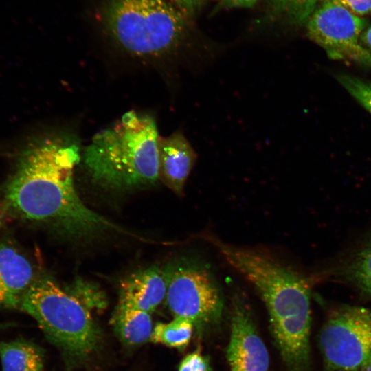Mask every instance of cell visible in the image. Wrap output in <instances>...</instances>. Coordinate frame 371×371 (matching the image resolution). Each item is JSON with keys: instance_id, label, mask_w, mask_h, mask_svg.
Segmentation results:
<instances>
[{"instance_id": "ac0fdd59", "label": "cell", "mask_w": 371, "mask_h": 371, "mask_svg": "<svg viewBox=\"0 0 371 371\" xmlns=\"http://www.w3.org/2000/svg\"><path fill=\"white\" fill-rule=\"evenodd\" d=\"M178 371H214L209 359L199 351L187 355L179 365Z\"/></svg>"}, {"instance_id": "d6986e66", "label": "cell", "mask_w": 371, "mask_h": 371, "mask_svg": "<svg viewBox=\"0 0 371 371\" xmlns=\"http://www.w3.org/2000/svg\"><path fill=\"white\" fill-rule=\"evenodd\" d=\"M353 14L362 16L371 14V0H337Z\"/></svg>"}, {"instance_id": "277c9868", "label": "cell", "mask_w": 371, "mask_h": 371, "mask_svg": "<svg viewBox=\"0 0 371 371\" xmlns=\"http://www.w3.org/2000/svg\"><path fill=\"white\" fill-rule=\"evenodd\" d=\"M107 27L131 54L159 57L174 49L184 32V20L165 0H113Z\"/></svg>"}, {"instance_id": "52a82bcc", "label": "cell", "mask_w": 371, "mask_h": 371, "mask_svg": "<svg viewBox=\"0 0 371 371\" xmlns=\"http://www.w3.org/2000/svg\"><path fill=\"white\" fill-rule=\"evenodd\" d=\"M306 23L309 38L330 57L371 67V50L360 42L367 23L361 16L337 0H322Z\"/></svg>"}, {"instance_id": "7c38bea8", "label": "cell", "mask_w": 371, "mask_h": 371, "mask_svg": "<svg viewBox=\"0 0 371 371\" xmlns=\"http://www.w3.org/2000/svg\"><path fill=\"white\" fill-rule=\"evenodd\" d=\"M112 324L119 339L126 345H138L150 339L153 328L150 313L118 305Z\"/></svg>"}, {"instance_id": "9a60e30c", "label": "cell", "mask_w": 371, "mask_h": 371, "mask_svg": "<svg viewBox=\"0 0 371 371\" xmlns=\"http://www.w3.org/2000/svg\"><path fill=\"white\" fill-rule=\"evenodd\" d=\"M348 273L355 282L371 295V241L355 257Z\"/></svg>"}, {"instance_id": "4fadbf2b", "label": "cell", "mask_w": 371, "mask_h": 371, "mask_svg": "<svg viewBox=\"0 0 371 371\" xmlns=\"http://www.w3.org/2000/svg\"><path fill=\"white\" fill-rule=\"evenodd\" d=\"M1 371H41L43 355L34 343L22 338L0 341Z\"/></svg>"}, {"instance_id": "8992f818", "label": "cell", "mask_w": 371, "mask_h": 371, "mask_svg": "<svg viewBox=\"0 0 371 371\" xmlns=\"http://www.w3.org/2000/svg\"><path fill=\"white\" fill-rule=\"evenodd\" d=\"M167 305L175 317L191 321L201 329L216 323L223 312V298L210 271L195 262L184 261L166 270Z\"/></svg>"}, {"instance_id": "5b68a950", "label": "cell", "mask_w": 371, "mask_h": 371, "mask_svg": "<svg viewBox=\"0 0 371 371\" xmlns=\"http://www.w3.org/2000/svg\"><path fill=\"white\" fill-rule=\"evenodd\" d=\"M322 371H360L371 361V310L341 306L327 316L318 336Z\"/></svg>"}, {"instance_id": "9c48e42d", "label": "cell", "mask_w": 371, "mask_h": 371, "mask_svg": "<svg viewBox=\"0 0 371 371\" xmlns=\"http://www.w3.org/2000/svg\"><path fill=\"white\" fill-rule=\"evenodd\" d=\"M196 160L194 150L181 131L159 137V177L177 194H183L186 180Z\"/></svg>"}, {"instance_id": "7a4b0ae2", "label": "cell", "mask_w": 371, "mask_h": 371, "mask_svg": "<svg viewBox=\"0 0 371 371\" xmlns=\"http://www.w3.org/2000/svg\"><path fill=\"white\" fill-rule=\"evenodd\" d=\"M158 130L155 118L135 110L98 132L82 157L91 179L125 189L155 183L159 177Z\"/></svg>"}, {"instance_id": "cb8c5ba5", "label": "cell", "mask_w": 371, "mask_h": 371, "mask_svg": "<svg viewBox=\"0 0 371 371\" xmlns=\"http://www.w3.org/2000/svg\"><path fill=\"white\" fill-rule=\"evenodd\" d=\"M360 371H371V361L364 366Z\"/></svg>"}, {"instance_id": "6da1fadb", "label": "cell", "mask_w": 371, "mask_h": 371, "mask_svg": "<svg viewBox=\"0 0 371 371\" xmlns=\"http://www.w3.org/2000/svg\"><path fill=\"white\" fill-rule=\"evenodd\" d=\"M72 137L36 138L21 151L5 191V201L21 217L51 225L69 237L121 229L89 209L74 187V170L81 159Z\"/></svg>"}, {"instance_id": "7402d4cb", "label": "cell", "mask_w": 371, "mask_h": 371, "mask_svg": "<svg viewBox=\"0 0 371 371\" xmlns=\"http://www.w3.org/2000/svg\"><path fill=\"white\" fill-rule=\"evenodd\" d=\"M177 1L187 7L194 8L209 0H177Z\"/></svg>"}, {"instance_id": "ffe728a7", "label": "cell", "mask_w": 371, "mask_h": 371, "mask_svg": "<svg viewBox=\"0 0 371 371\" xmlns=\"http://www.w3.org/2000/svg\"><path fill=\"white\" fill-rule=\"evenodd\" d=\"M259 0H223L224 4L231 8H249Z\"/></svg>"}, {"instance_id": "44dd1931", "label": "cell", "mask_w": 371, "mask_h": 371, "mask_svg": "<svg viewBox=\"0 0 371 371\" xmlns=\"http://www.w3.org/2000/svg\"><path fill=\"white\" fill-rule=\"evenodd\" d=\"M360 42L363 46L371 50V26L361 34Z\"/></svg>"}, {"instance_id": "e0dca14e", "label": "cell", "mask_w": 371, "mask_h": 371, "mask_svg": "<svg viewBox=\"0 0 371 371\" xmlns=\"http://www.w3.org/2000/svg\"><path fill=\"white\" fill-rule=\"evenodd\" d=\"M337 78L351 95L371 113V83L347 74L339 75Z\"/></svg>"}, {"instance_id": "603a6c76", "label": "cell", "mask_w": 371, "mask_h": 371, "mask_svg": "<svg viewBox=\"0 0 371 371\" xmlns=\"http://www.w3.org/2000/svg\"><path fill=\"white\" fill-rule=\"evenodd\" d=\"M8 209V208L5 203L4 201H0V227L3 225V223H4Z\"/></svg>"}, {"instance_id": "30bf717a", "label": "cell", "mask_w": 371, "mask_h": 371, "mask_svg": "<svg viewBox=\"0 0 371 371\" xmlns=\"http://www.w3.org/2000/svg\"><path fill=\"white\" fill-rule=\"evenodd\" d=\"M166 271L152 267L136 271L120 285L119 305L151 313L165 300Z\"/></svg>"}, {"instance_id": "5bb4252c", "label": "cell", "mask_w": 371, "mask_h": 371, "mask_svg": "<svg viewBox=\"0 0 371 371\" xmlns=\"http://www.w3.org/2000/svg\"><path fill=\"white\" fill-rule=\"evenodd\" d=\"M193 323L183 317H175L168 323H158L153 329L150 341L169 347L184 348L192 337Z\"/></svg>"}, {"instance_id": "ba28073f", "label": "cell", "mask_w": 371, "mask_h": 371, "mask_svg": "<svg viewBox=\"0 0 371 371\" xmlns=\"http://www.w3.org/2000/svg\"><path fill=\"white\" fill-rule=\"evenodd\" d=\"M231 371H267L269 357L250 311L240 297L233 300L231 331L227 348Z\"/></svg>"}, {"instance_id": "8fae6325", "label": "cell", "mask_w": 371, "mask_h": 371, "mask_svg": "<svg viewBox=\"0 0 371 371\" xmlns=\"http://www.w3.org/2000/svg\"><path fill=\"white\" fill-rule=\"evenodd\" d=\"M33 267L16 248L0 245V306L19 308L23 297L34 281Z\"/></svg>"}, {"instance_id": "2e32d148", "label": "cell", "mask_w": 371, "mask_h": 371, "mask_svg": "<svg viewBox=\"0 0 371 371\" xmlns=\"http://www.w3.org/2000/svg\"><path fill=\"white\" fill-rule=\"evenodd\" d=\"M279 13L296 23L306 22L309 16L322 0H269Z\"/></svg>"}, {"instance_id": "3957f363", "label": "cell", "mask_w": 371, "mask_h": 371, "mask_svg": "<svg viewBox=\"0 0 371 371\" xmlns=\"http://www.w3.org/2000/svg\"><path fill=\"white\" fill-rule=\"evenodd\" d=\"M19 309L34 318L46 337L74 357H84L96 348L98 328L85 306L51 278H36Z\"/></svg>"}]
</instances>
